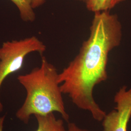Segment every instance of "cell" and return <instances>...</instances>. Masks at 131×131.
Listing matches in <instances>:
<instances>
[{
	"mask_svg": "<svg viewBox=\"0 0 131 131\" xmlns=\"http://www.w3.org/2000/svg\"><path fill=\"white\" fill-rule=\"evenodd\" d=\"M35 117L38 122V128L35 131H67L63 119L56 118L53 113Z\"/></svg>",
	"mask_w": 131,
	"mask_h": 131,
	"instance_id": "5b68a950",
	"label": "cell"
},
{
	"mask_svg": "<svg viewBox=\"0 0 131 131\" xmlns=\"http://www.w3.org/2000/svg\"><path fill=\"white\" fill-rule=\"evenodd\" d=\"M67 131H90L80 128L78 126L74 123H70L68 124V129H67Z\"/></svg>",
	"mask_w": 131,
	"mask_h": 131,
	"instance_id": "ba28073f",
	"label": "cell"
},
{
	"mask_svg": "<svg viewBox=\"0 0 131 131\" xmlns=\"http://www.w3.org/2000/svg\"><path fill=\"white\" fill-rule=\"evenodd\" d=\"M58 73L56 68L42 56L39 67L18 77L26 92L24 103L16 113L20 121L27 124L32 115L44 116L54 112L59 113L63 120L69 121Z\"/></svg>",
	"mask_w": 131,
	"mask_h": 131,
	"instance_id": "7a4b0ae2",
	"label": "cell"
},
{
	"mask_svg": "<svg viewBox=\"0 0 131 131\" xmlns=\"http://www.w3.org/2000/svg\"><path fill=\"white\" fill-rule=\"evenodd\" d=\"M5 116L0 117V131H4V125Z\"/></svg>",
	"mask_w": 131,
	"mask_h": 131,
	"instance_id": "30bf717a",
	"label": "cell"
},
{
	"mask_svg": "<svg viewBox=\"0 0 131 131\" xmlns=\"http://www.w3.org/2000/svg\"><path fill=\"white\" fill-rule=\"evenodd\" d=\"M79 1L80 2L86 3L88 0H77ZM45 2V0H33L32 4V6L33 8H36L37 7H38L41 5H43Z\"/></svg>",
	"mask_w": 131,
	"mask_h": 131,
	"instance_id": "9c48e42d",
	"label": "cell"
},
{
	"mask_svg": "<svg viewBox=\"0 0 131 131\" xmlns=\"http://www.w3.org/2000/svg\"><path fill=\"white\" fill-rule=\"evenodd\" d=\"M122 38V24L117 15L109 11L94 13L89 37L78 55L58 73L62 93L98 122L103 121L106 113L95 102L94 89L107 79L109 54L121 44Z\"/></svg>",
	"mask_w": 131,
	"mask_h": 131,
	"instance_id": "6da1fadb",
	"label": "cell"
},
{
	"mask_svg": "<svg viewBox=\"0 0 131 131\" xmlns=\"http://www.w3.org/2000/svg\"><path fill=\"white\" fill-rule=\"evenodd\" d=\"M46 47L36 37L4 42L0 47V89L5 78L23 68L25 57L38 52L42 55ZM0 100V113L3 110Z\"/></svg>",
	"mask_w": 131,
	"mask_h": 131,
	"instance_id": "3957f363",
	"label": "cell"
},
{
	"mask_svg": "<svg viewBox=\"0 0 131 131\" xmlns=\"http://www.w3.org/2000/svg\"><path fill=\"white\" fill-rule=\"evenodd\" d=\"M15 5L19 12L21 19L25 22H33L36 14L32 7L33 0H10Z\"/></svg>",
	"mask_w": 131,
	"mask_h": 131,
	"instance_id": "8992f818",
	"label": "cell"
},
{
	"mask_svg": "<svg viewBox=\"0 0 131 131\" xmlns=\"http://www.w3.org/2000/svg\"><path fill=\"white\" fill-rule=\"evenodd\" d=\"M115 110L106 114L102 122L103 131H127L131 117V88H121L114 97Z\"/></svg>",
	"mask_w": 131,
	"mask_h": 131,
	"instance_id": "277c9868",
	"label": "cell"
},
{
	"mask_svg": "<svg viewBox=\"0 0 131 131\" xmlns=\"http://www.w3.org/2000/svg\"><path fill=\"white\" fill-rule=\"evenodd\" d=\"M125 0H88L85 3L88 10L94 13L109 11Z\"/></svg>",
	"mask_w": 131,
	"mask_h": 131,
	"instance_id": "52a82bcc",
	"label": "cell"
}]
</instances>
